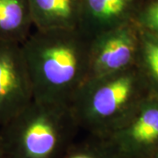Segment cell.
<instances>
[{
    "mask_svg": "<svg viewBox=\"0 0 158 158\" xmlns=\"http://www.w3.org/2000/svg\"><path fill=\"white\" fill-rule=\"evenodd\" d=\"M32 27L29 0H0V42L22 44Z\"/></svg>",
    "mask_w": 158,
    "mask_h": 158,
    "instance_id": "9",
    "label": "cell"
},
{
    "mask_svg": "<svg viewBox=\"0 0 158 158\" xmlns=\"http://www.w3.org/2000/svg\"><path fill=\"white\" fill-rule=\"evenodd\" d=\"M152 158H158V148L156 149V151L155 153V155H154V156Z\"/></svg>",
    "mask_w": 158,
    "mask_h": 158,
    "instance_id": "13",
    "label": "cell"
},
{
    "mask_svg": "<svg viewBox=\"0 0 158 158\" xmlns=\"http://www.w3.org/2000/svg\"><path fill=\"white\" fill-rule=\"evenodd\" d=\"M141 31L135 21H131L91 38L88 80L135 67Z\"/></svg>",
    "mask_w": 158,
    "mask_h": 158,
    "instance_id": "4",
    "label": "cell"
},
{
    "mask_svg": "<svg viewBox=\"0 0 158 158\" xmlns=\"http://www.w3.org/2000/svg\"><path fill=\"white\" fill-rule=\"evenodd\" d=\"M140 0H81L78 30L88 38L135 21Z\"/></svg>",
    "mask_w": 158,
    "mask_h": 158,
    "instance_id": "7",
    "label": "cell"
},
{
    "mask_svg": "<svg viewBox=\"0 0 158 158\" xmlns=\"http://www.w3.org/2000/svg\"><path fill=\"white\" fill-rule=\"evenodd\" d=\"M152 94L137 66L87 80L70 103L80 129L107 136L119 128Z\"/></svg>",
    "mask_w": 158,
    "mask_h": 158,
    "instance_id": "3",
    "label": "cell"
},
{
    "mask_svg": "<svg viewBox=\"0 0 158 158\" xmlns=\"http://www.w3.org/2000/svg\"><path fill=\"white\" fill-rule=\"evenodd\" d=\"M0 158H3V156H2V150H1V145H0Z\"/></svg>",
    "mask_w": 158,
    "mask_h": 158,
    "instance_id": "14",
    "label": "cell"
},
{
    "mask_svg": "<svg viewBox=\"0 0 158 158\" xmlns=\"http://www.w3.org/2000/svg\"><path fill=\"white\" fill-rule=\"evenodd\" d=\"M34 99L21 44L0 42V127Z\"/></svg>",
    "mask_w": 158,
    "mask_h": 158,
    "instance_id": "5",
    "label": "cell"
},
{
    "mask_svg": "<svg viewBox=\"0 0 158 158\" xmlns=\"http://www.w3.org/2000/svg\"><path fill=\"white\" fill-rule=\"evenodd\" d=\"M135 21L140 28L158 36V0H152L141 6Z\"/></svg>",
    "mask_w": 158,
    "mask_h": 158,
    "instance_id": "12",
    "label": "cell"
},
{
    "mask_svg": "<svg viewBox=\"0 0 158 158\" xmlns=\"http://www.w3.org/2000/svg\"><path fill=\"white\" fill-rule=\"evenodd\" d=\"M35 30L78 29L81 0H29Z\"/></svg>",
    "mask_w": 158,
    "mask_h": 158,
    "instance_id": "8",
    "label": "cell"
},
{
    "mask_svg": "<svg viewBox=\"0 0 158 158\" xmlns=\"http://www.w3.org/2000/svg\"><path fill=\"white\" fill-rule=\"evenodd\" d=\"M141 42L137 59V68L150 88L158 96V36L141 29Z\"/></svg>",
    "mask_w": 158,
    "mask_h": 158,
    "instance_id": "10",
    "label": "cell"
},
{
    "mask_svg": "<svg viewBox=\"0 0 158 158\" xmlns=\"http://www.w3.org/2000/svg\"><path fill=\"white\" fill-rule=\"evenodd\" d=\"M62 158H125L107 137L89 135L75 141Z\"/></svg>",
    "mask_w": 158,
    "mask_h": 158,
    "instance_id": "11",
    "label": "cell"
},
{
    "mask_svg": "<svg viewBox=\"0 0 158 158\" xmlns=\"http://www.w3.org/2000/svg\"><path fill=\"white\" fill-rule=\"evenodd\" d=\"M90 39L78 29L35 32L22 44L35 100L70 106L88 80Z\"/></svg>",
    "mask_w": 158,
    "mask_h": 158,
    "instance_id": "1",
    "label": "cell"
},
{
    "mask_svg": "<svg viewBox=\"0 0 158 158\" xmlns=\"http://www.w3.org/2000/svg\"><path fill=\"white\" fill-rule=\"evenodd\" d=\"M80 130L70 106L34 99L0 127L3 158H62Z\"/></svg>",
    "mask_w": 158,
    "mask_h": 158,
    "instance_id": "2",
    "label": "cell"
},
{
    "mask_svg": "<svg viewBox=\"0 0 158 158\" xmlns=\"http://www.w3.org/2000/svg\"><path fill=\"white\" fill-rule=\"evenodd\" d=\"M125 158H152L158 148V96L151 94L107 136Z\"/></svg>",
    "mask_w": 158,
    "mask_h": 158,
    "instance_id": "6",
    "label": "cell"
}]
</instances>
